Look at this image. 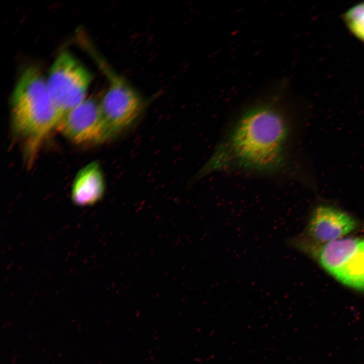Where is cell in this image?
Instances as JSON below:
<instances>
[{
	"label": "cell",
	"mask_w": 364,
	"mask_h": 364,
	"mask_svg": "<svg viewBox=\"0 0 364 364\" xmlns=\"http://www.w3.org/2000/svg\"><path fill=\"white\" fill-rule=\"evenodd\" d=\"M57 129L78 145L96 144L109 139L100 102L86 99L61 118Z\"/></svg>",
	"instance_id": "obj_5"
},
{
	"label": "cell",
	"mask_w": 364,
	"mask_h": 364,
	"mask_svg": "<svg viewBox=\"0 0 364 364\" xmlns=\"http://www.w3.org/2000/svg\"><path fill=\"white\" fill-rule=\"evenodd\" d=\"M343 18L352 35L364 43V2L349 9L344 13Z\"/></svg>",
	"instance_id": "obj_9"
},
{
	"label": "cell",
	"mask_w": 364,
	"mask_h": 364,
	"mask_svg": "<svg viewBox=\"0 0 364 364\" xmlns=\"http://www.w3.org/2000/svg\"><path fill=\"white\" fill-rule=\"evenodd\" d=\"M298 102L287 77L267 81L237 106L199 177L222 172L299 179Z\"/></svg>",
	"instance_id": "obj_1"
},
{
	"label": "cell",
	"mask_w": 364,
	"mask_h": 364,
	"mask_svg": "<svg viewBox=\"0 0 364 364\" xmlns=\"http://www.w3.org/2000/svg\"><path fill=\"white\" fill-rule=\"evenodd\" d=\"M46 79L50 94L63 116L86 99L93 76L73 55L64 51L53 62Z\"/></svg>",
	"instance_id": "obj_4"
},
{
	"label": "cell",
	"mask_w": 364,
	"mask_h": 364,
	"mask_svg": "<svg viewBox=\"0 0 364 364\" xmlns=\"http://www.w3.org/2000/svg\"><path fill=\"white\" fill-rule=\"evenodd\" d=\"M11 114L14 131L32 161L63 116L50 94L47 79L36 67H28L20 76L12 96Z\"/></svg>",
	"instance_id": "obj_2"
},
{
	"label": "cell",
	"mask_w": 364,
	"mask_h": 364,
	"mask_svg": "<svg viewBox=\"0 0 364 364\" xmlns=\"http://www.w3.org/2000/svg\"><path fill=\"white\" fill-rule=\"evenodd\" d=\"M98 63L109 81V87L100 102L109 139L130 125L143 107L138 92L104 60Z\"/></svg>",
	"instance_id": "obj_3"
},
{
	"label": "cell",
	"mask_w": 364,
	"mask_h": 364,
	"mask_svg": "<svg viewBox=\"0 0 364 364\" xmlns=\"http://www.w3.org/2000/svg\"><path fill=\"white\" fill-rule=\"evenodd\" d=\"M105 190L103 173L98 163L93 162L77 173L71 189V199L79 206L95 204L103 197Z\"/></svg>",
	"instance_id": "obj_7"
},
{
	"label": "cell",
	"mask_w": 364,
	"mask_h": 364,
	"mask_svg": "<svg viewBox=\"0 0 364 364\" xmlns=\"http://www.w3.org/2000/svg\"><path fill=\"white\" fill-rule=\"evenodd\" d=\"M354 218L340 208L322 203L312 210L306 234L317 243L325 244L342 238L356 227Z\"/></svg>",
	"instance_id": "obj_6"
},
{
	"label": "cell",
	"mask_w": 364,
	"mask_h": 364,
	"mask_svg": "<svg viewBox=\"0 0 364 364\" xmlns=\"http://www.w3.org/2000/svg\"><path fill=\"white\" fill-rule=\"evenodd\" d=\"M333 277L349 287L364 291V240Z\"/></svg>",
	"instance_id": "obj_8"
}]
</instances>
